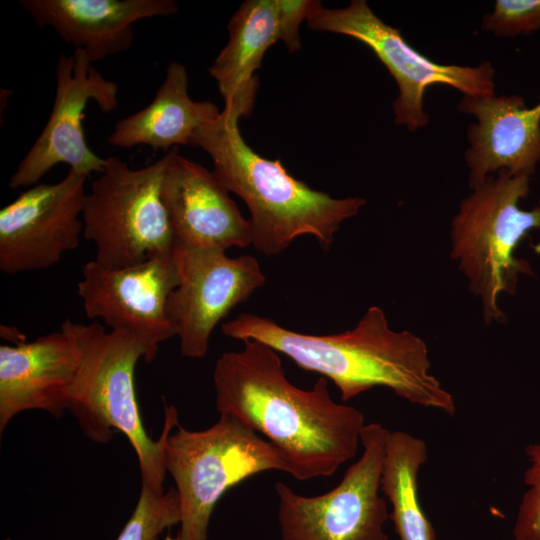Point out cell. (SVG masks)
Wrapping results in <instances>:
<instances>
[{
	"instance_id": "obj_6",
	"label": "cell",
	"mask_w": 540,
	"mask_h": 540,
	"mask_svg": "<svg viewBox=\"0 0 540 540\" xmlns=\"http://www.w3.org/2000/svg\"><path fill=\"white\" fill-rule=\"evenodd\" d=\"M529 184L527 175H490L461 202L452 221L451 257L480 297L486 324L505 319L499 296L515 294L519 276L533 274L526 260L514 256L521 240L540 230V204L531 210L519 206Z\"/></svg>"
},
{
	"instance_id": "obj_23",
	"label": "cell",
	"mask_w": 540,
	"mask_h": 540,
	"mask_svg": "<svg viewBox=\"0 0 540 540\" xmlns=\"http://www.w3.org/2000/svg\"><path fill=\"white\" fill-rule=\"evenodd\" d=\"M482 27L498 37L528 35L540 29V0H497Z\"/></svg>"
},
{
	"instance_id": "obj_21",
	"label": "cell",
	"mask_w": 540,
	"mask_h": 540,
	"mask_svg": "<svg viewBox=\"0 0 540 540\" xmlns=\"http://www.w3.org/2000/svg\"><path fill=\"white\" fill-rule=\"evenodd\" d=\"M179 522L176 489L160 494L142 483L136 507L117 540H156L165 529Z\"/></svg>"
},
{
	"instance_id": "obj_25",
	"label": "cell",
	"mask_w": 540,
	"mask_h": 540,
	"mask_svg": "<svg viewBox=\"0 0 540 540\" xmlns=\"http://www.w3.org/2000/svg\"><path fill=\"white\" fill-rule=\"evenodd\" d=\"M164 540H179V538L177 536L171 537L170 535H167Z\"/></svg>"
},
{
	"instance_id": "obj_19",
	"label": "cell",
	"mask_w": 540,
	"mask_h": 540,
	"mask_svg": "<svg viewBox=\"0 0 540 540\" xmlns=\"http://www.w3.org/2000/svg\"><path fill=\"white\" fill-rule=\"evenodd\" d=\"M220 113L216 104L190 98L186 68L172 61L151 103L117 121L107 142L125 149L148 145L153 150L167 151L190 145L194 132Z\"/></svg>"
},
{
	"instance_id": "obj_1",
	"label": "cell",
	"mask_w": 540,
	"mask_h": 540,
	"mask_svg": "<svg viewBox=\"0 0 540 540\" xmlns=\"http://www.w3.org/2000/svg\"><path fill=\"white\" fill-rule=\"evenodd\" d=\"M242 349L216 361V407L263 434L284 456L299 481L334 474L354 458L365 424L364 414L334 401L328 379L310 390L292 384L277 351L244 340Z\"/></svg>"
},
{
	"instance_id": "obj_14",
	"label": "cell",
	"mask_w": 540,
	"mask_h": 540,
	"mask_svg": "<svg viewBox=\"0 0 540 540\" xmlns=\"http://www.w3.org/2000/svg\"><path fill=\"white\" fill-rule=\"evenodd\" d=\"M160 198L174 248L214 249L252 245L251 226L213 172L180 154H165Z\"/></svg>"
},
{
	"instance_id": "obj_9",
	"label": "cell",
	"mask_w": 540,
	"mask_h": 540,
	"mask_svg": "<svg viewBox=\"0 0 540 540\" xmlns=\"http://www.w3.org/2000/svg\"><path fill=\"white\" fill-rule=\"evenodd\" d=\"M389 434L380 423L366 424L360 458L326 493L303 496L277 482L280 540H389L390 512L380 488Z\"/></svg>"
},
{
	"instance_id": "obj_8",
	"label": "cell",
	"mask_w": 540,
	"mask_h": 540,
	"mask_svg": "<svg viewBox=\"0 0 540 540\" xmlns=\"http://www.w3.org/2000/svg\"><path fill=\"white\" fill-rule=\"evenodd\" d=\"M307 25L351 37L373 51L398 86L393 102L395 123L410 132L428 123L424 94L429 86H450L466 96L495 94V70L489 61L475 67L436 63L412 48L399 29L377 17L365 0H352L345 8L334 9L318 1Z\"/></svg>"
},
{
	"instance_id": "obj_4",
	"label": "cell",
	"mask_w": 540,
	"mask_h": 540,
	"mask_svg": "<svg viewBox=\"0 0 540 540\" xmlns=\"http://www.w3.org/2000/svg\"><path fill=\"white\" fill-rule=\"evenodd\" d=\"M164 464L180 507L179 540H207L213 510L226 491L261 472L289 473L283 454L227 414L211 427L187 430L173 405L165 406Z\"/></svg>"
},
{
	"instance_id": "obj_3",
	"label": "cell",
	"mask_w": 540,
	"mask_h": 540,
	"mask_svg": "<svg viewBox=\"0 0 540 540\" xmlns=\"http://www.w3.org/2000/svg\"><path fill=\"white\" fill-rule=\"evenodd\" d=\"M240 118L224 107L215 120L194 132L190 145L208 153L216 178L248 206L252 246L273 256L298 237L311 235L329 249L341 224L357 215L365 200L334 198L290 175L279 159L257 154L241 135Z\"/></svg>"
},
{
	"instance_id": "obj_24",
	"label": "cell",
	"mask_w": 540,
	"mask_h": 540,
	"mask_svg": "<svg viewBox=\"0 0 540 540\" xmlns=\"http://www.w3.org/2000/svg\"><path fill=\"white\" fill-rule=\"evenodd\" d=\"M317 3L316 0H277L281 41L289 52L295 53L301 49L300 25L307 21Z\"/></svg>"
},
{
	"instance_id": "obj_5",
	"label": "cell",
	"mask_w": 540,
	"mask_h": 540,
	"mask_svg": "<svg viewBox=\"0 0 540 540\" xmlns=\"http://www.w3.org/2000/svg\"><path fill=\"white\" fill-rule=\"evenodd\" d=\"M65 321L82 350L68 410L95 442H108L113 430L122 432L136 452L141 482L156 493H164L165 433L162 430L157 441L146 434L135 392V367L146 353L143 344L130 333L107 332L97 322Z\"/></svg>"
},
{
	"instance_id": "obj_2",
	"label": "cell",
	"mask_w": 540,
	"mask_h": 540,
	"mask_svg": "<svg viewBox=\"0 0 540 540\" xmlns=\"http://www.w3.org/2000/svg\"><path fill=\"white\" fill-rule=\"evenodd\" d=\"M221 329L233 339L262 342L299 368L331 380L343 402L385 387L411 404L449 416L456 412L453 395L430 373L424 340L408 330H393L378 306L369 307L353 329L338 334L300 333L252 313H240Z\"/></svg>"
},
{
	"instance_id": "obj_12",
	"label": "cell",
	"mask_w": 540,
	"mask_h": 540,
	"mask_svg": "<svg viewBox=\"0 0 540 540\" xmlns=\"http://www.w3.org/2000/svg\"><path fill=\"white\" fill-rule=\"evenodd\" d=\"M81 274L77 294L86 316L137 337L146 351L145 362H152L159 345L175 336L167 312L179 280L173 254L121 269L93 260L84 264Z\"/></svg>"
},
{
	"instance_id": "obj_10",
	"label": "cell",
	"mask_w": 540,
	"mask_h": 540,
	"mask_svg": "<svg viewBox=\"0 0 540 540\" xmlns=\"http://www.w3.org/2000/svg\"><path fill=\"white\" fill-rule=\"evenodd\" d=\"M56 93L49 119L31 148L10 177L12 189L29 188L55 165L89 176L102 173L106 158L96 155L87 145L82 121L88 101L94 100L102 112L118 107V86L104 78L83 50L62 54L56 64Z\"/></svg>"
},
{
	"instance_id": "obj_15",
	"label": "cell",
	"mask_w": 540,
	"mask_h": 540,
	"mask_svg": "<svg viewBox=\"0 0 540 540\" xmlns=\"http://www.w3.org/2000/svg\"><path fill=\"white\" fill-rule=\"evenodd\" d=\"M81 360V347L66 321L59 331L33 341L1 345L0 430L27 410L61 417L68 410Z\"/></svg>"
},
{
	"instance_id": "obj_16",
	"label": "cell",
	"mask_w": 540,
	"mask_h": 540,
	"mask_svg": "<svg viewBox=\"0 0 540 540\" xmlns=\"http://www.w3.org/2000/svg\"><path fill=\"white\" fill-rule=\"evenodd\" d=\"M458 109L474 115L465 161L471 190L501 170L532 176L540 162V101L526 107L519 95H463Z\"/></svg>"
},
{
	"instance_id": "obj_20",
	"label": "cell",
	"mask_w": 540,
	"mask_h": 540,
	"mask_svg": "<svg viewBox=\"0 0 540 540\" xmlns=\"http://www.w3.org/2000/svg\"><path fill=\"white\" fill-rule=\"evenodd\" d=\"M426 442L405 431H390L381 473V492L391 505L399 540H436L419 497L418 477L427 462Z\"/></svg>"
},
{
	"instance_id": "obj_22",
	"label": "cell",
	"mask_w": 540,
	"mask_h": 540,
	"mask_svg": "<svg viewBox=\"0 0 540 540\" xmlns=\"http://www.w3.org/2000/svg\"><path fill=\"white\" fill-rule=\"evenodd\" d=\"M529 466L524 472V492L515 518L513 540H540V441L525 447Z\"/></svg>"
},
{
	"instance_id": "obj_11",
	"label": "cell",
	"mask_w": 540,
	"mask_h": 540,
	"mask_svg": "<svg viewBox=\"0 0 540 540\" xmlns=\"http://www.w3.org/2000/svg\"><path fill=\"white\" fill-rule=\"evenodd\" d=\"M178 284L169 296L168 317L180 353L203 358L214 328L238 304L266 282L251 255L231 258L214 249L174 248Z\"/></svg>"
},
{
	"instance_id": "obj_13",
	"label": "cell",
	"mask_w": 540,
	"mask_h": 540,
	"mask_svg": "<svg viewBox=\"0 0 540 540\" xmlns=\"http://www.w3.org/2000/svg\"><path fill=\"white\" fill-rule=\"evenodd\" d=\"M88 177L69 169L58 183H38L0 211V270L48 269L78 247Z\"/></svg>"
},
{
	"instance_id": "obj_17",
	"label": "cell",
	"mask_w": 540,
	"mask_h": 540,
	"mask_svg": "<svg viewBox=\"0 0 540 540\" xmlns=\"http://www.w3.org/2000/svg\"><path fill=\"white\" fill-rule=\"evenodd\" d=\"M40 28L51 27L91 63L128 51L134 23L177 13L172 0H20Z\"/></svg>"
},
{
	"instance_id": "obj_18",
	"label": "cell",
	"mask_w": 540,
	"mask_h": 540,
	"mask_svg": "<svg viewBox=\"0 0 540 540\" xmlns=\"http://www.w3.org/2000/svg\"><path fill=\"white\" fill-rule=\"evenodd\" d=\"M228 32L229 40L209 73L217 82L225 107L247 117L259 86L255 72L268 48L281 40L277 0L245 1L231 17Z\"/></svg>"
},
{
	"instance_id": "obj_7",
	"label": "cell",
	"mask_w": 540,
	"mask_h": 540,
	"mask_svg": "<svg viewBox=\"0 0 540 540\" xmlns=\"http://www.w3.org/2000/svg\"><path fill=\"white\" fill-rule=\"evenodd\" d=\"M165 162L164 155L131 169L117 157L106 158L82 210L83 235L95 244L101 265L121 269L173 254L174 238L160 198Z\"/></svg>"
}]
</instances>
